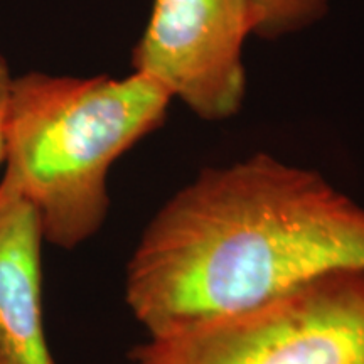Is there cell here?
Segmentation results:
<instances>
[{"label":"cell","instance_id":"cell-1","mask_svg":"<svg viewBox=\"0 0 364 364\" xmlns=\"http://www.w3.org/2000/svg\"><path fill=\"white\" fill-rule=\"evenodd\" d=\"M344 272H364V206L257 152L208 167L159 209L127 263L125 302L147 336H164Z\"/></svg>","mask_w":364,"mask_h":364},{"label":"cell","instance_id":"cell-5","mask_svg":"<svg viewBox=\"0 0 364 364\" xmlns=\"http://www.w3.org/2000/svg\"><path fill=\"white\" fill-rule=\"evenodd\" d=\"M44 243L34 208L0 184V364H56L44 322Z\"/></svg>","mask_w":364,"mask_h":364},{"label":"cell","instance_id":"cell-4","mask_svg":"<svg viewBox=\"0 0 364 364\" xmlns=\"http://www.w3.org/2000/svg\"><path fill=\"white\" fill-rule=\"evenodd\" d=\"M250 34L248 0H154L132 65L203 120H226L245 100Z\"/></svg>","mask_w":364,"mask_h":364},{"label":"cell","instance_id":"cell-2","mask_svg":"<svg viewBox=\"0 0 364 364\" xmlns=\"http://www.w3.org/2000/svg\"><path fill=\"white\" fill-rule=\"evenodd\" d=\"M171 93L147 75L14 78L0 184L34 208L46 243L75 250L110 209L113 164L164 124Z\"/></svg>","mask_w":364,"mask_h":364},{"label":"cell","instance_id":"cell-6","mask_svg":"<svg viewBox=\"0 0 364 364\" xmlns=\"http://www.w3.org/2000/svg\"><path fill=\"white\" fill-rule=\"evenodd\" d=\"M329 0H248L253 34L279 39L314 24L327 12Z\"/></svg>","mask_w":364,"mask_h":364},{"label":"cell","instance_id":"cell-7","mask_svg":"<svg viewBox=\"0 0 364 364\" xmlns=\"http://www.w3.org/2000/svg\"><path fill=\"white\" fill-rule=\"evenodd\" d=\"M14 76L9 70L7 61L0 56V167L6 164L7 156V130L9 115H11Z\"/></svg>","mask_w":364,"mask_h":364},{"label":"cell","instance_id":"cell-3","mask_svg":"<svg viewBox=\"0 0 364 364\" xmlns=\"http://www.w3.org/2000/svg\"><path fill=\"white\" fill-rule=\"evenodd\" d=\"M129 364H364V272L336 273L248 312L147 336Z\"/></svg>","mask_w":364,"mask_h":364}]
</instances>
